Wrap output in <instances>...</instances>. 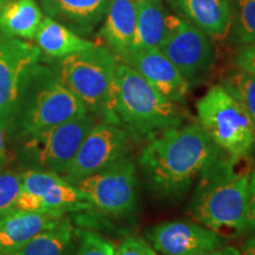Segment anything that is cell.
I'll return each instance as SVG.
<instances>
[{"label":"cell","mask_w":255,"mask_h":255,"mask_svg":"<svg viewBox=\"0 0 255 255\" xmlns=\"http://www.w3.org/2000/svg\"><path fill=\"white\" fill-rule=\"evenodd\" d=\"M228 158L200 124L193 123L149 139L138 156V167L149 190L158 199L174 202Z\"/></svg>","instance_id":"cell-1"},{"label":"cell","mask_w":255,"mask_h":255,"mask_svg":"<svg viewBox=\"0 0 255 255\" xmlns=\"http://www.w3.org/2000/svg\"><path fill=\"white\" fill-rule=\"evenodd\" d=\"M114 110L121 127L146 141L184 122L176 103L156 90L135 69L120 60L115 72Z\"/></svg>","instance_id":"cell-2"},{"label":"cell","mask_w":255,"mask_h":255,"mask_svg":"<svg viewBox=\"0 0 255 255\" xmlns=\"http://www.w3.org/2000/svg\"><path fill=\"white\" fill-rule=\"evenodd\" d=\"M88 114L58 76L34 64L25 72L8 132L25 137Z\"/></svg>","instance_id":"cell-3"},{"label":"cell","mask_w":255,"mask_h":255,"mask_svg":"<svg viewBox=\"0 0 255 255\" xmlns=\"http://www.w3.org/2000/svg\"><path fill=\"white\" fill-rule=\"evenodd\" d=\"M240 159L228 158L197 182L188 212L200 225L220 234L248 228L250 171H238Z\"/></svg>","instance_id":"cell-4"},{"label":"cell","mask_w":255,"mask_h":255,"mask_svg":"<svg viewBox=\"0 0 255 255\" xmlns=\"http://www.w3.org/2000/svg\"><path fill=\"white\" fill-rule=\"evenodd\" d=\"M119 57L103 46L64 57L58 77L87 108L103 122L119 124L114 110V82Z\"/></svg>","instance_id":"cell-5"},{"label":"cell","mask_w":255,"mask_h":255,"mask_svg":"<svg viewBox=\"0 0 255 255\" xmlns=\"http://www.w3.org/2000/svg\"><path fill=\"white\" fill-rule=\"evenodd\" d=\"M199 124L221 150L233 159L253 151L255 123L222 85L210 88L196 103Z\"/></svg>","instance_id":"cell-6"},{"label":"cell","mask_w":255,"mask_h":255,"mask_svg":"<svg viewBox=\"0 0 255 255\" xmlns=\"http://www.w3.org/2000/svg\"><path fill=\"white\" fill-rule=\"evenodd\" d=\"M95 123V116L88 113L25 137L21 157L32 169L62 176Z\"/></svg>","instance_id":"cell-7"},{"label":"cell","mask_w":255,"mask_h":255,"mask_svg":"<svg viewBox=\"0 0 255 255\" xmlns=\"http://www.w3.org/2000/svg\"><path fill=\"white\" fill-rule=\"evenodd\" d=\"M76 186L87 196L91 207L108 215L130 214L138 201L137 167L132 157L128 155L83 178Z\"/></svg>","instance_id":"cell-8"},{"label":"cell","mask_w":255,"mask_h":255,"mask_svg":"<svg viewBox=\"0 0 255 255\" xmlns=\"http://www.w3.org/2000/svg\"><path fill=\"white\" fill-rule=\"evenodd\" d=\"M21 191L15 209L24 212H52L65 214L91 208L87 196L63 176L28 168L21 173Z\"/></svg>","instance_id":"cell-9"},{"label":"cell","mask_w":255,"mask_h":255,"mask_svg":"<svg viewBox=\"0 0 255 255\" xmlns=\"http://www.w3.org/2000/svg\"><path fill=\"white\" fill-rule=\"evenodd\" d=\"M129 132L119 124L95 123L62 176L72 184L91 176L127 155Z\"/></svg>","instance_id":"cell-10"},{"label":"cell","mask_w":255,"mask_h":255,"mask_svg":"<svg viewBox=\"0 0 255 255\" xmlns=\"http://www.w3.org/2000/svg\"><path fill=\"white\" fill-rule=\"evenodd\" d=\"M157 49L191 85L205 78L215 62L212 41L203 31L182 20L169 31Z\"/></svg>","instance_id":"cell-11"},{"label":"cell","mask_w":255,"mask_h":255,"mask_svg":"<svg viewBox=\"0 0 255 255\" xmlns=\"http://www.w3.org/2000/svg\"><path fill=\"white\" fill-rule=\"evenodd\" d=\"M39 55L34 44L0 30V129L4 132L11 128L21 79Z\"/></svg>","instance_id":"cell-12"},{"label":"cell","mask_w":255,"mask_h":255,"mask_svg":"<svg viewBox=\"0 0 255 255\" xmlns=\"http://www.w3.org/2000/svg\"><path fill=\"white\" fill-rule=\"evenodd\" d=\"M146 240L162 255H200L225 245L222 237L197 222L167 221L151 226Z\"/></svg>","instance_id":"cell-13"},{"label":"cell","mask_w":255,"mask_h":255,"mask_svg":"<svg viewBox=\"0 0 255 255\" xmlns=\"http://www.w3.org/2000/svg\"><path fill=\"white\" fill-rule=\"evenodd\" d=\"M122 62L135 69L168 100L174 103L186 100L190 84L157 47L132 50Z\"/></svg>","instance_id":"cell-14"},{"label":"cell","mask_w":255,"mask_h":255,"mask_svg":"<svg viewBox=\"0 0 255 255\" xmlns=\"http://www.w3.org/2000/svg\"><path fill=\"white\" fill-rule=\"evenodd\" d=\"M65 214L52 212H24L14 209L0 219V253L17 251L40 233L58 226Z\"/></svg>","instance_id":"cell-15"},{"label":"cell","mask_w":255,"mask_h":255,"mask_svg":"<svg viewBox=\"0 0 255 255\" xmlns=\"http://www.w3.org/2000/svg\"><path fill=\"white\" fill-rule=\"evenodd\" d=\"M101 34L115 55L124 59L131 52L136 34V4L132 0H110Z\"/></svg>","instance_id":"cell-16"},{"label":"cell","mask_w":255,"mask_h":255,"mask_svg":"<svg viewBox=\"0 0 255 255\" xmlns=\"http://www.w3.org/2000/svg\"><path fill=\"white\" fill-rule=\"evenodd\" d=\"M135 4L136 34L132 50L158 47L181 18L168 14L161 0H141Z\"/></svg>","instance_id":"cell-17"},{"label":"cell","mask_w":255,"mask_h":255,"mask_svg":"<svg viewBox=\"0 0 255 255\" xmlns=\"http://www.w3.org/2000/svg\"><path fill=\"white\" fill-rule=\"evenodd\" d=\"M194 26L208 37L225 39L232 28L229 0H174Z\"/></svg>","instance_id":"cell-18"},{"label":"cell","mask_w":255,"mask_h":255,"mask_svg":"<svg viewBox=\"0 0 255 255\" xmlns=\"http://www.w3.org/2000/svg\"><path fill=\"white\" fill-rule=\"evenodd\" d=\"M41 4L50 18L90 32L105 17L110 0H41Z\"/></svg>","instance_id":"cell-19"},{"label":"cell","mask_w":255,"mask_h":255,"mask_svg":"<svg viewBox=\"0 0 255 255\" xmlns=\"http://www.w3.org/2000/svg\"><path fill=\"white\" fill-rule=\"evenodd\" d=\"M34 39L40 51L55 58H64L96 46L94 41L84 39L50 17L43 18Z\"/></svg>","instance_id":"cell-20"},{"label":"cell","mask_w":255,"mask_h":255,"mask_svg":"<svg viewBox=\"0 0 255 255\" xmlns=\"http://www.w3.org/2000/svg\"><path fill=\"white\" fill-rule=\"evenodd\" d=\"M43 21L34 0H9L0 6V30L6 34L33 39Z\"/></svg>","instance_id":"cell-21"},{"label":"cell","mask_w":255,"mask_h":255,"mask_svg":"<svg viewBox=\"0 0 255 255\" xmlns=\"http://www.w3.org/2000/svg\"><path fill=\"white\" fill-rule=\"evenodd\" d=\"M77 233L68 218L6 255H75Z\"/></svg>","instance_id":"cell-22"},{"label":"cell","mask_w":255,"mask_h":255,"mask_svg":"<svg viewBox=\"0 0 255 255\" xmlns=\"http://www.w3.org/2000/svg\"><path fill=\"white\" fill-rule=\"evenodd\" d=\"M221 85L245 108L255 123V75L238 68L223 77Z\"/></svg>","instance_id":"cell-23"},{"label":"cell","mask_w":255,"mask_h":255,"mask_svg":"<svg viewBox=\"0 0 255 255\" xmlns=\"http://www.w3.org/2000/svg\"><path fill=\"white\" fill-rule=\"evenodd\" d=\"M229 4L235 41L244 45L255 43V0H232Z\"/></svg>","instance_id":"cell-24"},{"label":"cell","mask_w":255,"mask_h":255,"mask_svg":"<svg viewBox=\"0 0 255 255\" xmlns=\"http://www.w3.org/2000/svg\"><path fill=\"white\" fill-rule=\"evenodd\" d=\"M21 187V174L12 169L0 170V219L15 209Z\"/></svg>","instance_id":"cell-25"},{"label":"cell","mask_w":255,"mask_h":255,"mask_svg":"<svg viewBox=\"0 0 255 255\" xmlns=\"http://www.w3.org/2000/svg\"><path fill=\"white\" fill-rule=\"evenodd\" d=\"M77 246L75 255H115L113 242L90 231H76Z\"/></svg>","instance_id":"cell-26"},{"label":"cell","mask_w":255,"mask_h":255,"mask_svg":"<svg viewBox=\"0 0 255 255\" xmlns=\"http://www.w3.org/2000/svg\"><path fill=\"white\" fill-rule=\"evenodd\" d=\"M115 255H158L151 244L146 239L137 235L124 238L117 247Z\"/></svg>","instance_id":"cell-27"},{"label":"cell","mask_w":255,"mask_h":255,"mask_svg":"<svg viewBox=\"0 0 255 255\" xmlns=\"http://www.w3.org/2000/svg\"><path fill=\"white\" fill-rule=\"evenodd\" d=\"M235 64L239 69L255 75V43L245 45L239 51Z\"/></svg>","instance_id":"cell-28"},{"label":"cell","mask_w":255,"mask_h":255,"mask_svg":"<svg viewBox=\"0 0 255 255\" xmlns=\"http://www.w3.org/2000/svg\"><path fill=\"white\" fill-rule=\"evenodd\" d=\"M247 223L248 228L255 232V169L250 174V193H248L247 205Z\"/></svg>","instance_id":"cell-29"},{"label":"cell","mask_w":255,"mask_h":255,"mask_svg":"<svg viewBox=\"0 0 255 255\" xmlns=\"http://www.w3.org/2000/svg\"><path fill=\"white\" fill-rule=\"evenodd\" d=\"M200 255H240V251L233 246H222Z\"/></svg>","instance_id":"cell-30"},{"label":"cell","mask_w":255,"mask_h":255,"mask_svg":"<svg viewBox=\"0 0 255 255\" xmlns=\"http://www.w3.org/2000/svg\"><path fill=\"white\" fill-rule=\"evenodd\" d=\"M240 255H255V238L248 239L240 251Z\"/></svg>","instance_id":"cell-31"},{"label":"cell","mask_w":255,"mask_h":255,"mask_svg":"<svg viewBox=\"0 0 255 255\" xmlns=\"http://www.w3.org/2000/svg\"><path fill=\"white\" fill-rule=\"evenodd\" d=\"M5 151V132L4 130L0 129V157L4 155Z\"/></svg>","instance_id":"cell-32"},{"label":"cell","mask_w":255,"mask_h":255,"mask_svg":"<svg viewBox=\"0 0 255 255\" xmlns=\"http://www.w3.org/2000/svg\"><path fill=\"white\" fill-rule=\"evenodd\" d=\"M7 1H9V0H0V6H1L2 4H5V2H7Z\"/></svg>","instance_id":"cell-33"},{"label":"cell","mask_w":255,"mask_h":255,"mask_svg":"<svg viewBox=\"0 0 255 255\" xmlns=\"http://www.w3.org/2000/svg\"><path fill=\"white\" fill-rule=\"evenodd\" d=\"M253 151H254V154H255V142H254V145H253Z\"/></svg>","instance_id":"cell-34"},{"label":"cell","mask_w":255,"mask_h":255,"mask_svg":"<svg viewBox=\"0 0 255 255\" xmlns=\"http://www.w3.org/2000/svg\"><path fill=\"white\" fill-rule=\"evenodd\" d=\"M133 2H137V1H141V0H132Z\"/></svg>","instance_id":"cell-35"},{"label":"cell","mask_w":255,"mask_h":255,"mask_svg":"<svg viewBox=\"0 0 255 255\" xmlns=\"http://www.w3.org/2000/svg\"><path fill=\"white\" fill-rule=\"evenodd\" d=\"M0 255H4V254H2V253H0Z\"/></svg>","instance_id":"cell-36"}]
</instances>
